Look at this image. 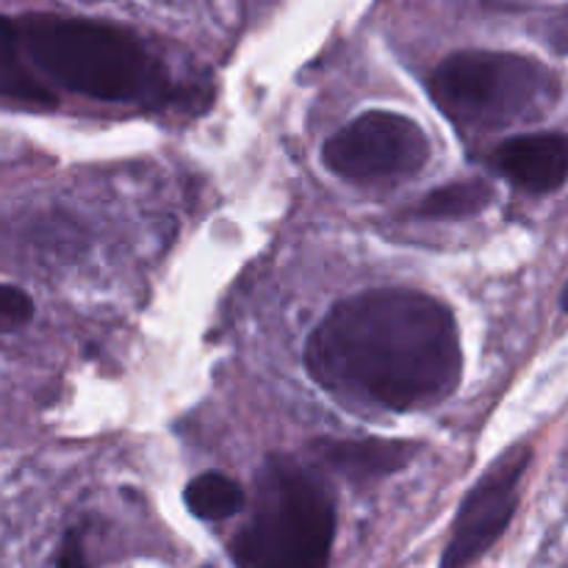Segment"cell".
<instances>
[{"instance_id": "6da1fadb", "label": "cell", "mask_w": 568, "mask_h": 568, "mask_svg": "<svg viewBox=\"0 0 568 568\" xmlns=\"http://www.w3.org/2000/svg\"><path fill=\"white\" fill-rule=\"evenodd\" d=\"M305 366L336 397L405 414L458 388L464 353L442 300L388 286L333 305L305 344Z\"/></svg>"}, {"instance_id": "7a4b0ae2", "label": "cell", "mask_w": 568, "mask_h": 568, "mask_svg": "<svg viewBox=\"0 0 568 568\" xmlns=\"http://www.w3.org/2000/svg\"><path fill=\"white\" fill-rule=\"evenodd\" d=\"M22 53L61 87L105 103L144 98L159 67L133 33L75 17L31 14L14 22Z\"/></svg>"}, {"instance_id": "3957f363", "label": "cell", "mask_w": 568, "mask_h": 568, "mask_svg": "<svg viewBox=\"0 0 568 568\" xmlns=\"http://www.w3.org/2000/svg\"><path fill=\"white\" fill-rule=\"evenodd\" d=\"M336 505L325 483L288 458L266 460L255 508L231 541L239 568H327Z\"/></svg>"}, {"instance_id": "277c9868", "label": "cell", "mask_w": 568, "mask_h": 568, "mask_svg": "<svg viewBox=\"0 0 568 568\" xmlns=\"http://www.w3.org/2000/svg\"><path fill=\"white\" fill-rule=\"evenodd\" d=\"M430 94L455 125L499 131L547 116L560 98V81L530 55L464 50L436 67Z\"/></svg>"}, {"instance_id": "5b68a950", "label": "cell", "mask_w": 568, "mask_h": 568, "mask_svg": "<svg viewBox=\"0 0 568 568\" xmlns=\"http://www.w3.org/2000/svg\"><path fill=\"white\" fill-rule=\"evenodd\" d=\"M430 159L419 122L394 111H366L322 144V164L347 181H399Z\"/></svg>"}, {"instance_id": "8992f818", "label": "cell", "mask_w": 568, "mask_h": 568, "mask_svg": "<svg viewBox=\"0 0 568 568\" xmlns=\"http://www.w3.org/2000/svg\"><path fill=\"white\" fill-rule=\"evenodd\" d=\"M530 460L532 449L527 444H514L488 466L455 516L442 568H469L505 536L519 508L521 480L530 469Z\"/></svg>"}, {"instance_id": "52a82bcc", "label": "cell", "mask_w": 568, "mask_h": 568, "mask_svg": "<svg viewBox=\"0 0 568 568\" xmlns=\"http://www.w3.org/2000/svg\"><path fill=\"white\" fill-rule=\"evenodd\" d=\"M491 164L516 189L530 194H552L566 183L568 144L564 133H525L499 144Z\"/></svg>"}, {"instance_id": "ba28073f", "label": "cell", "mask_w": 568, "mask_h": 568, "mask_svg": "<svg viewBox=\"0 0 568 568\" xmlns=\"http://www.w3.org/2000/svg\"><path fill=\"white\" fill-rule=\"evenodd\" d=\"M422 444L405 438H320L314 444L322 469L344 477L349 483H375L403 471Z\"/></svg>"}, {"instance_id": "9c48e42d", "label": "cell", "mask_w": 568, "mask_h": 568, "mask_svg": "<svg viewBox=\"0 0 568 568\" xmlns=\"http://www.w3.org/2000/svg\"><path fill=\"white\" fill-rule=\"evenodd\" d=\"M0 98L31 109H53L59 103L53 89L44 87L42 78L28 67L17 26L9 17H0Z\"/></svg>"}, {"instance_id": "30bf717a", "label": "cell", "mask_w": 568, "mask_h": 568, "mask_svg": "<svg viewBox=\"0 0 568 568\" xmlns=\"http://www.w3.org/2000/svg\"><path fill=\"white\" fill-rule=\"evenodd\" d=\"M491 197L494 189L483 178L455 181L425 194L422 203L410 209V216L416 220H466V216H477L480 211H486Z\"/></svg>"}, {"instance_id": "8fae6325", "label": "cell", "mask_w": 568, "mask_h": 568, "mask_svg": "<svg viewBox=\"0 0 568 568\" xmlns=\"http://www.w3.org/2000/svg\"><path fill=\"white\" fill-rule=\"evenodd\" d=\"M183 499H186V508L203 521L231 519L247 503L242 486L227 475H220V471H205V475L194 477L186 486Z\"/></svg>"}, {"instance_id": "7c38bea8", "label": "cell", "mask_w": 568, "mask_h": 568, "mask_svg": "<svg viewBox=\"0 0 568 568\" xmlns=\"http://www.w3.org/2000/svg\"><path fill=\"white\" fill-rule=\"evenodd\" d=\"M33 320V300L22 288L0 283V331H20Z\"/></svg>"}, {"instance_id": "4fadbf2b", "label": "cell", "mask_w": 568, "mask_h": 568, "mask_svg": "<svg viewBox=\"0 0 568 568\" xmlns=\"http://www.w3.org/2000/svg\"><path fill=\"white\" fill-rule=\"evenodd\" d=\"M55 568H89L87 564V549H83L81 532L72 530L61 541L59 558H55Z\"/></svg>"}, {"instance_id": "5bb4252c", "label": "cell", "mask_w": 568, "mask_h": 568, "mask_svg": "<svg viewBox=\"0 0 568 568\" xmlns=\"http://www.w3.org/2000/svg\"><path fill=\"white\" fill-rule=\"evenodd\" d=\"M89 3H98V0H89Z\"/></svg>"}]
</instances>
